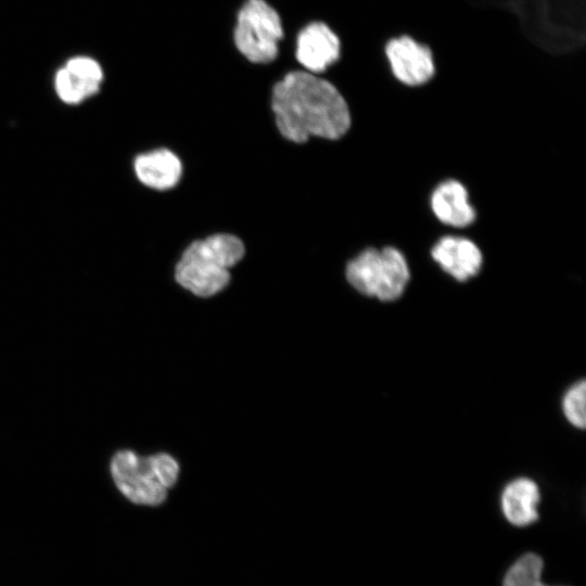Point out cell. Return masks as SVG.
<instances>
[{"label": "cell", "mask_w": 586, "mask_h": 586, "mask_svg": "<svg viewBox=\"0 0 586 586\" xmlns=\"http://www.w3.org/2000/svg\"><path fill=\"white\" fill-rule=\"evenodd\" d=\"M271 107L280 133L295 143L315 136L339 139L351 126L348 105L330 81L307 71H294L277 82Z\"/></svg>", "instance_id": "obj_1"}, {"label": "cell", "mask_w": 586, "mask_h": 586, "mask_svg": "<svg viewBox=\"0 0 586 586\" xmlns=\"http://www.w3.org/2000/svg\"><path fill=\"white\" fill-rule=\"evenodd\" d=\"M235 235L218 233L191 243L175 268L176 281L200 297L219 293L230 281L229 269L244 255Z\"/></svg>", "instance_id": "obj_2"}, {"label": "cell", "mask_w": 586, "mask_h": 586, "mask_svg": "<svg viewBox=\"0 0 586 586\" xmlns=\"http://www.w3.org/2000/svg\"><path fill=\"white\" fill-rule=\"evenodd\" d=\"M179 472L178 461L167 453L140 456L132 450H120L111 461V474L118 491L131 502L143 506L164 502Z\"/></svg>", "instance_id": "obj_3"}, {"label": "cell", "mask_w": 586, "mask_h": 586, "mask_svg": "<svg viewBox=\"0 0 586 586\" xmlns=\"http://www.w3.org/2000/svg\"><path fill=\"white\" fill-rule=\"evenodd\" d=\"M346 279L359 293L391 302L402 296L410 272L405 256L395 247H370L347 264Z\"/></svg>", "instance_id": "obj_4"}, {"label": "cell", "mask_w": 586, "mask_h": 586, "mask_svg": "<svg viewBox=\"0 0 586 586\" xmlns=\"http://www.w3.org/2000/svg\"><path fill=\"white\" fill-rule=\"evenodd\" d=\"M283 37L279 14L265 0H247L241 8L234 28L238 50L253 63L272 62Z\"/></svg>", "instance_id": "obj_5"}, {"label": "cell", "mask_w": 586, "mask_h": 586, "mask_svg": "<svg viewBox=\"0 0 586 586\" xmlns=\"http://www.w3.org/2000/svg\"><path fill=\"white\" fill-rule=\"evenodd\" d=\"M385 54L393 75L404 85H423L435 73L431 50L408 36L391 39Z\"/></svg>", "instance_id": "obj_6"}, {"label": "cell", "mask_w": 586, "mask_h": 586, "mask_svg": "<svg viewBox=\"0 0 586 586\" xmlns=\"http://www.w3.org/2000/svg\"><path fill=\"white\" fill-rule=\"evenodd\" d=\"M102 80L103 72L97 61L76 56L56 72L54 89L63 103L77 105L97 94Z\"/></svg>", "instance_id": "obj_7"}, {"label": "cell", "mask_w": 586, "mask_h": 586, "mask_svg": "<svg viewBox=\"0 0 586 586\" xmlns=\"http://www.w3.org/2000/svg\"><path fill=\"white\" fill-rule=\"evenodd\" d=\"M339 56L340 40L324 23H310L298 34L296 59L307 72L321 73Z\"/></svg>", "instance_id": "obj_8"}, {"label": "cell", "mask_w": 586, "mask_h": 586, "mask_svg": "<svg viewBox=\"0 0 586 586\" xmlns=\"http://www.w3.org/2000/svg\"><path fill=\"white\" fill-rule=\"evenodd\" d=\"M438 266L458 281H467L479 273L483 255L479 246L463 237L441 238L431 251Z\"/></svg>", "instance_id": "obj_9"}, {"label": "cell", "mask_w": 586, "mask_h": 586, "mask_svg": "<svg viewBox=\"0 0 586 586\" xmlns=\"http://www.w3.org/2000/svg\"><path fill=\"white\" fill-rule=\"evenodd\" d=\"M132 168L139 182L157 191L174 188L182 173L180 160L168 149H156L138 154L133 160Z\"/></svg>", "instance_id": "obj_10"}, {"label": "cell", "mask_w": 586, "mask_h": 586, "mask_svg": "<svg viewBox=\"0 0 586 586\" xmlns=\"http://www.w3.org/2000/svg\"><path fill=\"white\" fill-rule=\"evenodd\" d=\"M431 208L441 222L457 228L470 226L475 219L467 189L453 179L443 181L434 189Z\"/></svg>", "instance_id": "obj_11"}, {"label": "cell", "mask_w": 586, "mask_h": 586, "mask_svg": "<svg viewBox=\"0 0 586 586\" xmlns=\"http://www.w3.org/2000/svg\"><path fill=\"white\" fill-rule=\"evenodd\" d=\"M540 493L537 484L519 477L506 485L501 493V509L506 519L515 526H525L538 518Z\"/></svg>", "instance_id": "obj_12"}, {"label": "cell", "mask_w": 586, "mask_h": 586, "mask_svg": "<svg viewBox=\"0 0 586 586\" xmlns=\"http://www.w3.org/2000/svg\"><path fill=\"white\" fill-rule=\"evenodd\" d=\"M543 566L539 556L523 555L508 570L502 586H548L540 578Z\"/></svg>", "instance_id": "obj_13"}, {"label": "cell", "mask_w": 586, "mask_h": 586, "mask_svg": "<svg viewBox=\"0 0 586 586\" xmlns=\"http://www.w3.org/2000/svg\"><path fill=\"white\" fill-rule=\"evenodd\" d=\"M585 386L584 380L574 383L562 398V410L566 420L578 429H584L586 424Z\"/></svg>", "instance_id": "obj_14"}]
</instances>
